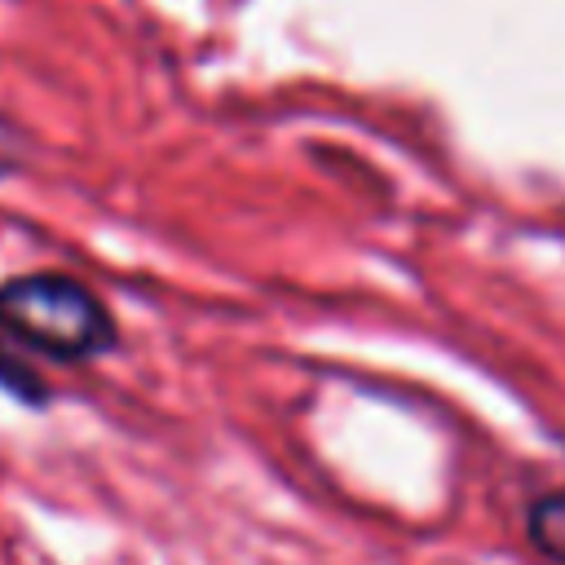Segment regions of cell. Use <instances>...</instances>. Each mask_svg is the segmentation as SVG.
Listing matches in <instances>:
<instances>
[{
    "label": "cell",
    "instance_id": "cell-4",
    "mask_svg": "<svg viewBox=\"0 0 565 565\" xmlns=\"http://www.w3.org/2000/svg\"><path fill=\"white\" fill-rule=\"evenodd\" d=\"M18 159H22V146H18V128L0 115V177H9L13 168H18Z\"/></svg>",
    "mask_w": 565,
    "mask_h": 565
},
{
    "label": "cell",
    "instance_id": "cell-3",
    "mask_svg": "<svg viewBox=\"0 0 565 565\" xmlns=\"http://www.w3.org/2000/svg\"><path fill=\"white\" fill-rule=\"evenodd\" d=\"M0 388L13 393V397L26 402V406H49V384H44V375H40L35 366H26L22 358H4V353H0Z\"/></svg>",
    "mask_w": 565,
    "mask_h": 565
},
{
    "label": "cell",
    "instance_id": "cell-1",
    "mask_svg": "<svg viewBox=\"0 0 565 565\" xmlns=\"http://www.w3.org/2000/svg\"><path fill=\"white\" fill-rule=\"evenodd\" d=\"M0 331L57 366H88L119 349L110 305L75 274L26 269L0 282Z\"/></svg>",
    "mask_w": 565,
    "mask_h": 565
},
{
    "label": "cell",
    "instance_id": "cell-2",
    "mask_svg": "<svg viewBox=\"0 0 565 565\" xmlns=\"http://www.w3.org/2000/svg\"><path fill=\"white\" fill-rule=\"evenodd\" d=\"M525 543L543 561L565 565V486L543 490L525 503Z\"/></svg>",
    "mask_w": 565,
    "mask_h": 565
}]
</instances>
